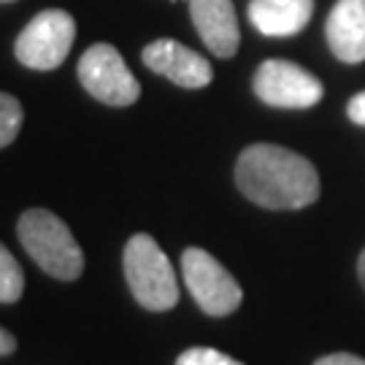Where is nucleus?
I'll return each mask as SVG.
<instances>
[{
    "label": "nucleus",
    "mask_w": 365,
    "mask_h": 365,
    "mask_svg": "<svg viewBox=\"0 0 365 365\" xmlns=\"http://www.w3.org/2000/svg\"><path fill=\"white\" fill-rule=\"evenodd\" d=\"M14 349H16V339H14L9 330L0 327V357H3V354H11Z\"/></svg>",
    "instance_id": "obj_17"
},
{
    "label": "nucleus",
    "mask_w": 365,
    "mask_h": 365,
    "mask_svg": "<svg viewBox=\"0 0 365 365\" xmlns=\"http://www.w3.org/2000/svg\"><path fill=\"white\" fill-rule=\"evenodd\" d=\"M346 117L352 119L354 125H363L365 128V92H357L349 106H346Z\"/></svg>",
    "instance_id": "obj_15"
},
{
    "label": "nucleus",
    "mask_w": 365,
    "mask_h": 365,
    "mask_svg": "<svg viewBox=\"0 0 365 365\" xmlns=\"http://www.w3.org/2000/svg\"><path fill=\"white\" fill-rule=\"evenodd\" d=\"M182 274L190 295L209 317H227L244 300V292L233 279V274L217 257H211L206 249H184Z\"/></svg>",
    "instance_id": "obj_6"
},
{
    "label": "nucleus",
    "mask_w": 365,
    "mask_h": 365,
    "mask_svg": "<svg viewBox=\"0 0 365 365\" xmlns=\"http://www.w3.org/2000/svg\"><path fill=\"white\" fill-rule=\"evenodd\" d=\"M176 365H244V363H238V360L217 352V349H209V346H192V349L179 354Z\"/></svg>",
    "instance_id": "obj_14"
},
{
    "label": "nucleus",
    "mask_w": 365,
    "mask_h": 365,
    "mask_svg": "<svg viewBox=\"0 0 365 365\" xmlns=\"http://www.w3.org/2000/svg\"><path fill=\"white\" fill-rule=\"evenodd\" d=\"M325 36L341 63L365 60V0H339L327 16Z\"/></svg>",
    "instance_id": "obj_10"
},
{
    "label": "nucleus",
    "mask_w": 365,
    "mask_h": 365,
    "mask_svg": "<svg viewBox=\"0 0 365 365\" xmlns=\"http://www.w3.org/2000/svg\"><path fill=\"white\" fill-rule=\"evenodd\" d=\"M255 95L274 108H312L322 101V81L289 60H265L255 73Z\"/></svg>",
    "instance_id": "obj_7"
},
{
    "label": "nucleus",
    "mask_w": 365,
    "mask_h": 365,
    "mask_svg": "<svg viewBox=\"0 0 365 365\" xmlns=\"http://www.w3.org/2000/svg\"><path fill=\"white\" fill-rule=\"evenodd\" d=\"M76 41V22L63 9H46L36 14L14 43V54L33 71H54L66 63Z\"/></svg>",
    "instance_id": "obj_4"
},
{
    "label": "nucleus",
    "mask_w": 365,
    "mask_h": 365,
    "mask_svg": "<svg viewBox=\"0 0 365 365\" xmlns=\"http://www.w3.org/2000/svg\"><path fill=\"white\" fill-rule=\"evenodd\" d=\"M190 16L200 41L214 57H233L241 43L233 0H190Z\"/></svg>",
    "instance_id": "obj_9"
},
{
    "label": "nucleus",
    "mask_w": 365,
    "mask_h": 365,
    "mask_svg": "<svg viewBox=\"0 0 365 365\" xmlns=\"http://www.w3.org/2000/svg\"><path fill=\"white\" fill-rule=\"evenodd\" d=\"M235 184L262 209H306L319 197V173L303 155L276 144L247 146L235 163Z\"/></svg>",
    "instance_id": "obj_1"
},
{
    "label": "nucleus",
    "mask_w": 365,
    "mask_h": 365,
    "mask_svg": "<svg viewBox=\"0 0 365 365\" xmlns=\"http://www.w3.org/2000/svg\"><path fill=\"white\" fill-rule=\"evenodd\" d=\"M314 0H252L249 22L268 38H289L309 25Z\"/></svg>",
    "instance_id": "obj_11"
},
{
    "label": "nucleus",
    "mask_w": 365,
    "mask_h": 365,
    "mask_svg": "<svg viewBox=\"0 0 365 365\" xmlns=\"http://www.w3.org/2000/svg\"><path fill=\"white\" fill-rule=\"evenodd\" d=\"M125 279L133 298L149 312H168L179 303L173 265L149 233H135L125 247Z\"/></svg>",
    "instance_id": "obj_3"
},
{
    "label": "nucleus",
    "mask_w": 365,
    "mask_h": 365,
    "mask_svg": "<svg viewBox=\"0 0 365 365\" xmlns=\"http://www.w3.org/2000/svg\"><path fill=\"white\" fill-rule=\"evenodd\" d=\"M141 60L149 71H155L160 76H165L168 81L179 84L184 90H200L211 84L214 71L211 63L203 54L192 52L190 46H184L179 41L170 38H157L149 46H144Z\"/></svg>",
    "instance_id": "obj_8"
},
{
    "label": "nucleus",
    "mask_w": 365,
    "mask_h": 365,
    "mask_svg": "<svg viewBox=\"0 0 365 365\" xmlns=\"http://www.w3.org/2000/svg\"><path fill=\"white\" fill-rule=\"evenodd\" d=\"M357 276H360V282H363V287H365V249H363V255H360V260H357Z\"/></svg>",
    "instance_id": "obj_18"
},
{
    "label": "nucleus",
    "mask_w": 365,
    "mask_h": 365,
    "mask_svg": "<svg viewBox=\"0 0 365 365\" xmlns=\"http://www.w3.org/2000/svg\"><path fill=\"white\" fill-rule=\"evenodd\" d=\"M22 103L9 95V92H0V149L9 146L19 135L22 128Z\"/></svg>",
    "instance_id": "obj_13"
},
{
    "label": "nucleus",
    "mask_w": 365,
    "mask_h": 365,
    "mask_svg": "<svg viewBox=\"0 0 365 365\" xmlns=\"http://www.w3.org/2000/svg\"><path fill=\"white\" fill-rule=\"evenodd\" d=\"M25 292V276L14 255L0 244V303H16Z\"/></svg>",
    "instance_id": "obj_12"
},
{
    "label": "nucleus",
    "mask_w": 365,
    "mask_h": 365,
    "mask_svg": "<svg viewBox=\"0 0 365 365\" xmlns=\"http://www.w3.org/2000/svg\"><path fill=\"white\" fill-rule=\"evenodd\" d=\"M76 76L81 87L106 106L125 108L135 103L141 95L138 78L133 76L128 63L111 43H95L81 54Z\"/></svg>",
    "instance_id": "obj_5"
},
{
    "label": "nucleus",
    "mask_w": 365,
    "mask_h": 365,
    "mask_svg": "<svg viewBox=\"0 0 365 365\" xmlns=\"http://www.w3.org/2000/svg\"><path fill=\"white\" fill-rule=\"evenodd\" d=\"M19 241L25 252L54 279L73 282L84 271V252L73 233L57 214L46 209H27L19 217Z\"/></svg>",
    "instance_id": "obj_2"
},
{
    "label": "nucleus",
    "mask_w": 365,
    "mask_h": 365,
    "mask_svg": "<svg viewBox=\"0 0 365 365\" xmlns=\"http://www.w3.org/2000/svg\"><path fill=\"white\" fill-rule=\"evenodd\" d=\"M314 365H365V360L363 357H357V354L339 352V354H327V357L317 360Z\"/></svg>",
    "instance_id": "obj_16"
}]
</instances>
